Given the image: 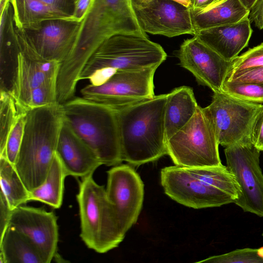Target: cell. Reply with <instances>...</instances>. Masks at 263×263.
I'll return each mask as SVG.
<instances>
[{
	"label": "cell",
	"mask_w": 263,
	"mask_h": 263,
	"mask_svg": "<svg viewBox=\"0 0 263 263\" xmlns=\"http://www.w3.org/2000/svg\"><path fill=\"white\" fill-rule=\"evenodd\" d=\"M117 34L147 37L139 25L131 0H93L80 23L71 52L60 66L57 81L59 103L73 98L89 58L104 41Z\"/></svg>",
	"instance_id": "cell-1"
},
{
	"label": "cell",
	"mask_w": 263,
	"mask_h": 263,
	"mask_svg": "<svg viewBox=\"0 0 263 263\" xmlns=\"http://www.w3.org/2000/svg\"><path fill=\"white\" fill-rule=\"evenodd\" d=\"M167 94L116 111L123 161L138 166L167 154L164 114Z\"/></svg>",
	"instance_id": "cell-2"
},
{
	"label": "cell",
	"mask_w": 263,
	"mask_h": 263,
	"mask_svg": "<svg viewBox=\"0 0 263 263\" xmlns=\"http://www.w3.org/2000/svg\"><path fill=\"white\" fill-rule=\"evenodd\" d=\"M63 120L59 103L27 112L23 139L14 167L29 192L47 177Z\"/></svg>",
	"instance_id": "cell-3"
},
{
	"label": "cell",
	"mask_w": 263,
	"mask_h": 263,
	"mask_svg": "<svg viewBox=\"0 0 263 263\" xmlns=\"http://www.w3.org/2000/svg\"><path fill=\"white\" fill-rule=\"evenodd\" d=\"M61 108L64 119L102 164L121 163L116 111L83 97L73 98L62 104Z\"/></svg>",
	"instance_id": "cell-4"
},
{
	"label": "cell",
	"mask_w": 263,
	"mask_h": 263,
	"mask_svg": "<svg viewBox=\"0 0 263 263\" xmlns=\"http://www.w3.org/2000/svg\"><path fill=\"white\" fill-rule=\"evenodd\" d=\"M92 175L81 178L77 195L80 237L89 249L104 253L117 247L125 234L121 229L106 189L95 182Z\"/></svg>",
	"instance_id": "cell-5"
},
{
	"label": "cell",
	"mask_w": 263,
	"mask_h": 263,
	"mask_svg": "<svg viewBox=\"0 0 263 263\" xmlns=\"http://www.w3.org/2000/svg\"><path fill=\"white\" fill-rule=\"evenodd\" d=\"M161 45L144 37L117 34L104 41L88 60L79 81L102 69L139 70L158 68L166 59Z\"/></svg>",
	"instance_id": "cell-6"
},
{
	"label": "cell",
	"mask_w": 263,
	"mask_h": 263,
	"mask_svg": "<svg viewBox=\"0 0 263 263\" xmlns=\"http://www.w3.org/2000/svg\"><path fill=\"white\" fill-rule=\"evenodd\" d=\"M219 145L211 121L198 105L191 120L166 141L167 155L179 166H218Z\"/></svg>",
	"instance_id": "cell-7"
},
{
	"label": "cell",
	"mask_w": 263,
	"mask_h": 263,
	"mask_svg": "<svg viewBox=\"0 0 263 263\" xmlns=\"http://www.w3.org/2000/svg\"><path fill=\"white\" fill-rule=\"evenodd\" d=\"M157 68L116 70L103 84H89L81 90L82 97L118 111L155 96L154 77Z\"/></svg>",
	"instance_id": "cell-8"
},
{
	"label": "cell",
	"mask_w": 263,
	"mask_h": 263,
	"mask_svg": "<svg viewBox=\"0 0 263 263\" xmlns=\"http://www.w3.org/2000/svg\"><path fill=\"white\" fill-rule=\"evenodd\" d=\"M203 108L219 144L226 147L251 141L253 123L263 105L242 101L221 92H214L210 104Z\"/></svg>",
	"instance_id": "cell-9"
},
{
	"label": "cell",
	"mask_w": 263,
	"mask_h": 263,
	"mask_svg": "<svg viewBox=\"0 0 263 263\" xmlns=\"http://www.w3.org/2000/svg\"><path fill=\"white\" fill-rule=\"evenodd\" d=\"M227 167L235 176L240 195L234 203L244 212L263 217V174L260 152L251 141L225 147Z\"/></svg>",
	"instance_id": "cell-10"
},
{
	"label": "cell",
	"mask_w": 263,
	"mask_h": 263,
	"mask_svg": "<svg viewBox=\"0 0 263 263\" xmlns=\"http://www.w3.org/2000/svg\"><path fill=\"white\" fill-rule=\"evenodd\" d=\"M165 193L175 201L187 207L200 209L218 207L234 203L228 193L198 178L185 167H165L160 173Z\"/></svg>",
	"instance_id": "cell-11"
},
{
	"label": "cell",
	"mask_w": 263,
	"mask_h": 263,
	"mask_svg": "<svg viewBox=\"0 0 263 263\" xmlns=\"http://www.w3.org/2000/svg\"><path fill=\"white\" fill-rule=\"evenodd\" d=\"M107 197L125 234L137 221L144 199V184L131 165L119 164L107 172Z\"/></svg>",
	"instance_id": "cell-12"
},
{
	"label": "cell",
	"mask_w": 263,
	"mask_h": 263,
	"mask_svg": "<svg viewBox=\"0 0 263 263\" xmlns=\"http://www.w3.org/2000/svg\"><path fill=\"white\" fill-rule=\"evenodd\" d=\"M58 218L53 212L24 205L14 209L8 226L25 236L43 257L45 263L61 259L58 253Z\"/></svg>",
	"instance_id": "cell-13"
},
{
	"label": "cell",
	"mask_w": 263,
	"mask_h": 263,
	"mask_svg": "<svg viewBox=\"0 0 263 263\" xmlns=\"http://www.w3.org/2000/svg\"><path fill=\"white\" fill-rule=\"evenodd\" d=\"M133 7L140 27L146 33L168 37L196 34L190 8L173 0H152Z\"/></svg>",
	"instance_id": "cell-14"
},
{
	"label": "cell",
	"mask_w": 263,
	"mask_h": 263,
	"mask_svg": "<svg viewBox=\"0 0 263 263\" xmlns=\"http://www.w3.org/2000/svg\"><path fill=\"white\" fill-rule=\"evenodd\" d=\"M80 26V23L70 20L54 19L21 29L40 57L62 63L73 49Z\"/></svg>",
	"instance_id": "cell-15"
},
{
	"label": "cell",
	"mask_w": 263,
	"mask_h": 263,
	"mask_svg": "<svg viewBox=\"0 0 263 263\" xmlns=\"http://www.w3.org/2000/svg\"><path fill=\"white\" fill-rule=\"evenodd\" d=\"M180 65L191 72L200 85L214 92H222L232 61H228L196 36L184 41L177 53Z\"/></svg>",
	"instance_id": "cell-16"
},
{
	"label": "cell",
	"mask_w": 263,
	"mask_h": 263,
	"mask_svg": "<svg viewBox=\"0 0 263 263\" xmlns=\"http://www.w3.org/2000/svg\"><path fill=\"white\" fill-rule=\"evenodd\" d=\"M15 31L20 53L12 95L23 108L32 90L45 84L57 83L61 63L42 58L28 44L22 30L15 28Z\"/></svg>",
	"instance_id": "cell-17"
},
{
	"label": "cell",
	"mask_w": 263,
	"mask_h": 263,
	"mask_svg": "<svg viewBox=\"0 0 263 263\" xmlns=\"http://www.w3.org/2000/svg\"><path fill=\"white\" fill-rule=\"evenodd\" d=\"M56 153L67 176L83 178L93 174L96 170L102 165L93 151L75 133L64 119Z\"/></svg>",
	"instance_id": "cell-18"
},
{
	"label": "cell",
	"mask_w": 263,
	"mask_h": 263,
	"mask_svg": "<svg viewBox=\"0 0 263 263\" xmlns=\"http://www.w3.org/2000/svg\"><path fill=\"white\" fill-rule=\"evenodd\" d=\"M249 17L232 24L198 31L195 35L228 61H232L247 46L252 33Z\"/></svg>",
	"instance_id": "cell-19"
},
{
	"label": "cell",
	"mask_w": 263,
	"mask_h": 263,
	"mask_svg": "<svg viewBox=\"0 0 263 263\" xmlns=\"http://www.w3.org/2000/svg\"><path fill=\"white\" fill-rule=\"evenodd\" d=\"M190 10L196 33L202 29L238 23L249 17L250 12L240 0H219L203 10Z\"/></svg>",
	"instance_id": "cell-20"
},
{
	"label": "cell",
	"mask_w": 263,
	"mask_h": 263,
	"mask_svg": "<svg viewBox=\"0 0 263 263\" xmlns=\"http://www.w3.org/2000/svg\"><path fill=\"white\" fill-rule=\"evenodd\" d=\"M198 106L190 87L180 86L167 93L164 114L166 141L191 120Z\"/></svg>",
	"instance_id": "cell-21"
},
{
	"label": "cell",
	"mask_w": 263,
	"mask_h": 263,
	"mask_svg": "<svg viewBox=\"0 0 263 263\" xmlns=\"http://www.w3.org/2000/svg\"><path fill=\"white\" fill-rule=\"evenodd\" d=\"M0 262L45 263V261L25 236L8 226L0 236Z\"/></svg>",
	"instance_id": "cell-22"
},
{
	"label": "cell",
	"mask_w": 263,
	"mask_h": 263,
	"mask_svg": "<svg viewBox=\"0 0 263 263\" xmlns=\"http://www.w3.org/2000/svg\"><path fill=\"white\" fill-rule=\"evenodd\" d=\"M10 2L14 25L18 29H25L50 20H71L70 17L40 0H10Z\"/></svg>",
	"instance_id": "cell-23"
},
{
	"label": "cell",
	"mask_w": 263,
	"mask_h": 263,
	"mask_svg": "<svg viewBox=\"0 0 263 263\" xmlns=\"http://www.w3.org/2000/svg\"><path fill=\"white\" fill-rule=\"evenodd\" d=\"M66 177L62 163L55 153L44 182L29 192V201H38L53 208H60L62 204Z\"/></svg>",
	"instance_id": "cell-24"
},
{
	"label": "cell",
	"mask_w": 263,
	"mask_h": 263,
	"mask_svg": "<svg viewBox=\"0 0 263 263\" xmlns=\"http://www.w3.org/2000/svg\"><path fill=\"white\" fill-rule=\"evenodd\" d=\"M0 91L12 93L18 65L20 49L14 31L7 30L0 35Z\"/></svg>",
	"instance_id": "cell-25"
},
{
	"label": "cell",
	"mask_w": 263,
	"mask_h": 263,
	"mask_svg": "<svg viewBox=\"0 0 263 263\" xmlns=\"http://www.w3.org/2000/svg\"><path fill=\"white\" fill-rule=\"evenodd\" d=\"M1 192L6 198L10 209L29 201V192L11 164L5 156H0Z\"/></svg>",
	"instance_id": "cell-26"
},
{
	"label": "cell",
	"mask_w": 263,
	"mask_h": 263,
	"mask_svg": "<svg viewBox=\"0 0 263 263\" xmlns=\"http://www.w3.org/2000/svg\"><path fill=\"white\" fill-rule=\"evenodd\" d=\"M186 168L195 176L228 193L235 200L240 196V186L235 176L227 166L222 164L218 166Z\"/></svg>",
	"instance_id": "cell-27"
},
{
	"label": "cell",
	"mask_w": 263,
	"mask_h": 263,
	"mask_svg": "<svg viewBox=\"0 0 263 263\" xmlns=\"http://www.w3.org/2000/svg\"><path fill=\"white\" fill-rule=\"evenodd\" d=\"M0 155L5 151L8 135L19 115L27 111L17 103L12 93L0 91Z\"/></svg>",
	"instance_id": "cell-28"
},
{
	"label": "cell",
	"mask_w": 263,
	"mask_h": 263,
	"mask_svg": "<svg viewBox=\"0 0 263 263\" xmlns=\"http://www.w3.org/2000/svg\"><path fill=\"white\" fill-rule=\"evenodd\" d=\"M222 92L237 99L263 103V85L253 83L224 82Z\"/></svg>",
	"instance_id": "cell-29"
},
{
	"label": "cell",
	"mask_w": 263,
	"mask_h": 263,
	"mask_svg": "<svg viewBox=\"0 0 263 263\" xmlns=\"http://www.w3.org/2000/svg\"><path fill=\"white\" fill-rule=\"evenodd\" d=\"M260 249L243 248L227 253L210 256L197 262L211 263H263Z\"/></svg>",
	"instance_id": "cell-30"
},
{
	"label": "cell",
	"mask_w": 263,
	"mask_h": 263,
	"mask_svg": "<svg viewBox=\"0 0 263 263\" xmlns=\"http://www.w3.org/2000/svg\"><path fill=\"white\" fill-rule=\"evenodd\" d=\"M261 66H263V43L235 58L231 62L226 80L236 73Z\"/></svg>",
	"instance_id": "cell-31"
},
{
	"label": "cell",
	"mask_w": 263,
	"mask_h": 263,
	"mask_svg": "<svg viewBox=\"0 0 263 263\" xmlns=\"http://www.w3.org/2000/svg\"><path fill=\"white\" fill-rule=\"evenodd\" d=\"M27 112H23L19 115L8 135L5 151L0 155V156H5L13 165L15 163L23 141Z\"/></svg>",
	"instance_id": "cell-32"
},
{
	"label": "cell",
	"mask_w": 263,
	"mask_h": 263,
	"mask_svg": "<svg viewBox=\"0 0 263 263\" xmlns=\"http://www.w3.org/2000/svg\"><path fill=\"white\" fill-rule=\"evenodd\" d=\"M58 103L57 83L42 85L32 90L23 107L29 110Z\"/></svg>",
	"instance_id": "cell-33"
},
{
	"label": "cell",
	"mask_w": 263,
	"mask_h": 263,
	"mask_svg": "<svg viewBox=\"0 0 263 263\" xmlns=\"http://www.w3.org/2000/svg\"><path fill=\"white\" fill-rule=\"evenodd\" d=\"M224 82L253 83L263 85V66L250 68L236 73Z\"/></svg>",
	"instance_id": "cell-34"
},
{
	"label": "cell",
	"mask_w": 263,
	"mask_h": 263,
	"mask_svg": "<svg viewBox=\"0 0 263 263\" xmlns=\"http://www.w3.org/2000/svg\"><path fill=\"white\" fill-rule=\"evenodd\" d=\"M250 140L257 149L263 152V108L258 113L254 121Z\"/></svg>",
	"instance_id": "cell-35"
},
{
	"label": "cell",
	"mask_w": 263,
	"mask_h": 263,
	"mask_svg": "<svg viewBox=\"0 0 263 263\" xmlns=\"http://www.w3.org/2000/svg\"><path fill=\"white\" fill-rule=\"evenodd\" d=\"M67 16L71 17L74 8V0H40Z\"/></svg>",
	"instance_id": "cell-36"
},
{
	"label": "cell",
	"mask_w": 263,
	"mask_h": 263,
	"mask_svg": "<svg viewBox=\"0 0 263 263\" xmlns=\"http://www.w3.org/2000/svg\"><path fill=\"white\" fill-rule=\"evenodd\" d=\"M12 211L5 197L0 193V236L8 226Z\"/></svg>",
	"instance_id": "cell-37"
},
{
	"label": "cell",
	"mask_w": 263,
	"mask_h": 263,
	"mask_svg": "<svg viewBox=\"0 0 263 263\" xmlns=\"http://www.w3.org/2000/svg\"><path fill=\"white\" fill-rule=\"evenodd\" d=\"M249 18L257 28L263 29V0L255 1L250 9Z\"/></svg>",
	"instance_id": "cell-38"
},
{
	"label": "cell",
	"mask_w": 263,
	"mask_h": 263,
	"mask_svg": "<svg viewBox=\"0 0 263 263\" xmlns=\"http://www.w3.org/2000/svg\"><path fill=\"white\" fill-rule=\"evenodd\" d=\"M93 0H74V8L72 21L81 23L84 18Z\"/></svg>",
	"instance_id": "cell-39"
},
{
	"label": "cell",
	"mask_w": 263,
	"mask_h": 263,
	"mask_svg": "<svg viewBox=\"0 0 263 263\" xmlns=\"http://www.w3.org/2000/svg\"><path fill=\"white\" fill-rule=\"evenodd\" d=\"M219 0H191V10L200 11L207 8Z\"/></svg>",
	"instance_id": "cell-40"
},
{
	"label": "cell",
	"mask_w": 263,
	"mask_h": 263,
	"mask_svg": "<svg viewBox=\"0 0 263 263\" xmlns=\"http://www.w3.org/2000/svg\"><path fill=\"white\" fill-rule=\"evenodd\" d=\"M176 2L187 8L190 7L191 4V0H173Z\"/></svg>",
	"instance_id": "cell-41"
},
{
	"label": "cell",
	"mask_w": 263,
	"mask_h": 263,
	"mask_svg": "<svg viewBox=\"0 0 263 263\" xmlns=\"http://www.w3.org/2000/svg\"><path fill=\"white\" fill-rule=\"evenodd\" d=\"M152 0H131L132 5H138L147 3Z\"/></svg>",
	"instance_id": "cell-42"
},
{
	"label": "cell",
	"mask_w": 263,
	"mask_h": 263,
	"mask_svg": "<svg viewBox=\"0 0 263 263\" xmlns=\"http://www.w3.org/2000/svg\"><path fill=\"white\" fill-rule=\"evenodd\" d=\"M256 1V0H246L245 6L250 10Z\"/></svg>",
	"instance_id": "cell-43"
},
{
	"label": "cell",
	"mask_w": 263,
	"mask_h": 263,
	"mask_svg": "<svg viewBox=\"0 0 263 263\" xmlns=\"http://www.w3.org/2000/svg\"><path fill=\"white\" fill-rule=\"evenodd\" d=\"M243 4V5L245 6V4H246V0H240Z\"/></svg>",
	"instance_id": "cell-44"
},
{
	"label": "cell",
	"mask_w": 263,
	"mask_h": 263,
	"mask_svg": "<svg viewBox=\"0 0 263 263\" xmlns=\"http://www.w3.org/2000/svg\"><path fill=\"white\" fill-rule=\"evenodd\" d=\"M262 236H263V232H262Z\"/></svg>",
	"instance_id": "cell-45"
}]
</instances>
